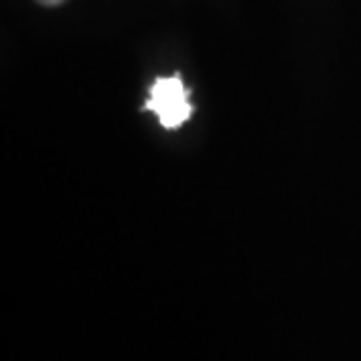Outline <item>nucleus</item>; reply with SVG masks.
<instances>
[{
  "label": "nucleus",
  "mask_w": 361,
  "mask_h": 361,
  "mask_svg": "<svg viewBox=\"0 0 361 361\" xmlns=\"http://www.w3.org/2000/svg\"><path fill=\"white\" fill-rule=\"evenodd\" d=\"M142 109L155 113L159 123L171 130L179 129L193 115V104L189 103V89L185 87L179 75L155 78Z\"/></svg>",
  "instance_id": "obj_1"
},
{
  "label": "nucleus",
  "mask_w": 361,
  "mask_h": 361,
  "mask_svg": "<svg viewBox=\"0 0 361 361\" xmlns=\"http://www.w3.org/2000/svg\"><path fill=\"white\" fill-rule=\"evenodd\" d=\"M40 4H44V6H59V4H63L65 0H39Z\"/></svg>",
  "instance_id": "obj_2"
}]
</instances>
